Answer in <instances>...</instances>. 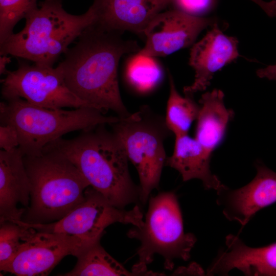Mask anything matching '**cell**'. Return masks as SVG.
Returning a JSON list of instances; mask_svg holds the SVG:
<instances>
[{
    "instance_id": "cell-1",
    "label": "cell",
    "mask_w": 276,
    "mask_h": 276,
    "mask_svg": "<svg viewBox=\"0 0 276 276\" xmlns=\"http://www.w3.org/2000/svg\"><path fill=\"white\" fill-rule=\"evenodd\" d=\"M123 33L105 29L95 23L86 28L56 66L69 89L90 107L111 110L121 118L131 114L121 98L118 78L120 60L139 52L136 41L124 39Z\"/></svg>"
},
{
    "instance_id": "cell-2",
    "label": "cell",
    "mask_w": 276,
    "mask_h": 276,
    "mask_svg": "<svg viewBox=\"0 0 276 276\" xmlns=\"http://www.w3.org/2000/svg\"><path fill=\"white\" fill-rule=\"evenodd\" d=\"M105 125L83 130L72 139L60 137L47 145L42 151L69 160L90 187L111 204L124 209L140 200V187L131 178L128 158L122 144Z\"/></svg>"
},
{
    "instance_id": "cell-3",
    "label": "cell",
    "mask_w": 276,
    "mask_h": 276,
    "mask_svg": "<svg viewBox=\"0 0 276 276\" xmlns=\"http://www.w3.org/2000/svg\"><path fill=\"white\" fill-rule=\"evenodd\" d=\"M96 18L91 6L84 14L73 15L63 9L61 0H44L25 18L24 28L0 44V55L53 66Z\"/></svg>"
},
{
    "instance_id": "cell-4",
    "label": "cell",
    "mask_w": 276,
    "mask_h": 276,
    "mask_svg": "<svg viewBox=\"0 0 276 276\" xmlns=\"http://www.w3.org/2000/svg\"><path fill=\"white\" fill-rule=\"evenodd\" d=\"M0 103L1 125L9 124L16 130L24 156H37L44 147L70 132L101 124L119 122V117L106 116L100 110L81 107L74 110L38 106L20 98Z\"/></svg>"
},
{
    "instance_id": "cell-5",
    "label": "cell",
    "mask_w": 276,
    "mask_h": 276,
    "mask_svg": "<svg viewBox=\"0 0 276 276\" xmlns=\"http://www.w3.org/2000/svg\"><path fill=\"white\" fill-rule=\"evenodd\" d=\"M24 161L31 185L30 206L25 222L56 221L84 201L90 186L66 158L43 151L37 156H24Z\"/></svg>"
},
{
    "instance_id": "cell-6",
    "label": "cell",
    "mask_w": 276,
    "mask_h": 276,
    "mask_svg": "<svg viewBox=\"0 0 276 276\" xmlns=\"http://www.w3.org/2000/svg\"><path fill=\"white\" fill-rule=\"evenodd\" d=\"M127 235L141 243L137 251L138 261L131 269L138 275H160L147 268L155 254L163 256L166 269L172 270L175 259L187 261L190 258L196 242L193 234L184 232L177 198L171 191L151 197L143 225L134 226Z\"/></svg>"
},
{
    "instance_id": "cell-7",
    "label": "cell",
    "mask_w": 276,
    "mask_h": 276,
    "mask_svg": "<svg viewBox=\"0 0 276 276\" xmlns=\"http://www.w3.org/2000/svg\"><path fill=\"white\" fill-rule=\"evenodd\" d=\"M110 125L128 160L137 170L140 181V200L145 203L152 191L158 187L167 158L164 142L171 131L165 118L145 106Z\"/></svg>"
},
{
    "instance_id": "cell-8",
    "label": "cell",
    "mask_w": 276,
    "mask_h": 276,
    "mask_svg": "<svg viewBox=\"0 0 276 276\" xmlns=\"http://www.w3.org/2000/svg\"><path fill=\"white\" fill-rule=\"evenodd\" d=\"M18 221L37 231L74 236L90 244L100 240L105 228L111 224L119 222L140 227L144 223L137 205L130 210L118 208L90 186L85 191L84 201L56 221L47 223Z\"/></svg>"
},
{
    "instance_id": "cell-9",
    "label": "cell",
    "mask_w": 276,
    "mask_h": 276,
    "mask_svg": "<svg viewBox=\"0 0 276 276\" xmlns=\"http://www.w3.org/2000/svg\"><path fill=\"white\" fill-rule=\"evenodd\" d=\"M6 75L1 80V94L5 100L20 98L53 109L90 107L69 89L57 67L20 61L17 70L8 71Z\"/></svg>"
},
{
    "instance_id": "cell-10",
    "label": "cell",
    "mask_w": 276,
    "mask_h": 276,
    "mask_svg": "<svg viewBox=\"0 0 276 276\" xmlns=\"http://www.w3.org/2000/svg\"><path fill=\"white\" fill-rule=\"evenodd\" d=\"M89 244L76 236L35 230L0 270L18 276L47 275L64 257H75Z\"/></svg>"
},
{
    "instance_id": "cell-11",
    "label": "cell",
    "mask_w": 276,
    "mask_h": 276,
    "mask_svg": "<svg viewBox=\"0 0 276 276\" xmlns=\"http://www.w3.org/2000/svg\"><path fill=\"white\" fill-rule=\"evenodd\" d=\"M216 22L215 18L193 16L174 9L161 12L145 29V43L137 53L154 58L168 56L193 44L203 30Z\"/></svg>"
},
{
    "instance_id": "cell-12",
    "label": "cell",
    "mask_w": 276,
    "mask_h": 276,
    "mask_svg": "<svg viewBox=\"0 0 276 276\" xmlns=\"http://www.w3.org/2000/svg\"><path fill=\"white\" fill-rule=\"evenodd\" d=\"M257 174L247 185L231 190L223 185L217 191V204L225 217L242 226L259 210L276 202V172L264 164H255Z\"/></svg>"
},
{
    "instance_id": "cell-13",
    "label": "cell",
    "mask_w": 276,
    "mask_h": 276,
    "mask_svg": "<svg viewBox=\"0 0 276 276\" xmlns=\"http://www.w3.org/2000/svg\"><path fill=\"white\" fill-rule=\"evenodd\" d=\"M238 41L223 33L216 22L205 35L191 49L189 64L195 71L190 85L183 88L185 95L193 96L204 90L214 74L239 56Z\"/></svg>"
},
{
    "instance_id": "cell-14",
    "label": "cell",
    "mask_w": 276,
    "mask_h": 276,
    "mask_svg": "<svg viewBox=\"0 0 276 276\" xmlns=\"http://www.w3.org/2000/svg\"><path fill=\"white\" fill-rule=\"evenodd\" d=\"M170 4V0H94L95 23L111 31H130L143 37L151 19Z\"/></svg>"
},
{
    "instance_id": "cell-15",
    "label": "cell",
    "mask_w": 276,
    "mask_h": 276,
    "mask_svg": "<svg viewBox=\"0 0 276 276\" xmlns=\"http://www.w3.org/2000/svg\"><path fill=\"white\" fill-rule=\"evenodd\" d=\"M226 248L221 250L208 270V274L226 275L237 269L247 275H273L276 273V242L251 247L238 237H226Z\"/></svg>"
},
{
    "instance_id": "cell-16",
    "label": "cell",
    "mask_w": 276,
    "mask_h": 276,
    "mask_svg": "<svg viewBox=\"0 0 276 276\" xmlns=\"http://www.w3.org/2000/svg\"><path fill=\"white\" fill-rule=\"evenodd\" d=\"M31 185L18 147L0 151V222L21 220L25 209L29 208Z\"/></svg>"
},
{
    "instance_id": "cell-17",
    "label": "cell",
    "mask_w": 276,
    "mask_h": 276,
    "mask_svg": "<svg viewBox=\"0 0 276 276\" xmlns=\"http://www.w3.org/2000/svg\"><path fill=\"white\" fill-rule=\"evenodd\" d=\"M211 155L195 137L180 135L175 136L173 152L165 166L177 170L184 181L198 179L205 189L217 191L223 184L210 170Z\"/></svg>"
},
{
    "instance_id": "cell-18",
    "label": "cell",
    "mask_w": 276,
    "mask_h": 276,
    "mask_svg": "<svg viewBox=\"0 0 276 276\" xmlns=\"http://www.w3.org/2000/svg\"><path fill=\"white\" fill-rule=\"evenodd\" d=\"M195 138L211 154L222 142L234 112L226 108L224 94L214 89L201 95Z\"/></svg>"
},
{
    "instance_id": "cell-19",
    "label": "cell",
    "mask_w": 276,
    "mask_h": 276,
    "mask_svg": "<svg viewBox=\"0 0 276 276\" xmlns=\"http://www.w3.org/2000/svg\"><path fill=\"white\" fill-rule=\"evenodd\" d=\"M77 263L64 276L138 275L126 269L101 245L100 240L83 247L76 255Z\"/></svg>"
},
{
    "instance_id": "cell-20",
    "label": "cell",
    "mask_w": 276,
    "mask_h": 276,
    "mask_svg": "<svg viewBox=\"0 0 276 276\" xmlns=\"http://www.w3.org/2000/svg\"><path fill=\"white\" fill-rule=\"evenodd\" d=\"M169 96L167 101L165 122L175 136L188 134L192 123L196 120L200 105L192 96H182L177 91L173 77L169 74Z\"/></svg>"
},
{
    "instance_id": "cell-21",
    "label": "cell",
    "mask_w": 276,
    "mask_h": 276,
    "mask_svg": "<svg viewBox=\"0 0 276 276\" xmlns=\"http://www.w3.org/2000/svg\"><path fill=\"white\" fill-rule=\"evenodd\" d=\"M162 71L155 58L136 53L129 60L126 78L136 91L145 94L154 89L162 79Z\"/></svg>"
},
{
    "instance_id": "cell-22",
    "label": "cell",
    "mask_w": 276,
    "mask_h": 276,
    "mask_svg": "<svg viewBox=\"0 0 276 276\" xmlns=\"http://www.w3.org/2000/svg\"><path fill=\"white\" fill-rule=\"evenodd\" d=\"M35 229L17 220L1 222L0 268L9 263L17 254L23 244Z\"/></svg>"
},
{
    "instance_id": "cell-23",
    "label": "cell",
    "mask_w": 276,
    "mask_h": 276,
    "mask_svg": "<svg viewBox=\"0 0 276 276\" xmlns=\"http://www.w3.org/2000/svg\"><path fill=\"white\" fill-rule=\"evenodd\" d=\"M37 6V0H0V44L13 33L16 24Z\"/></svg>"
},
{
    "instance_id": "cell-24",
    "label": "cell",
    "mask_w": 276,
    "mask_h": 276,
    "mask_svg": "<svg viewBox=\"0 0 276 276\" xmlns=\"http://www.w3.org/2000/svg\"><path fill=\"white\" fill-rule=\"evenodd\" d=\"M217 0H170L173 9L191 16L203 17L213 10Z\"/></svg>"
},
{
    "instance_id": "cell-25",
    "label": "cell",
    "mask_w": 276,
    "mask_h": 276,
    "mask_svg": "<svg viewBox=\"0 0 276 276\" xmlns=\"http://www.w3.org/2000/svg\"><path fill=\"white\" fill-rule=\"evenodd\" d=\"M19 145V137L16 129L9 124L1 125V150L10 151L18 147Z\"/></svg>"
},
{
    "instance_id": "cell-26",
    "label": "cell",
    "mask_w": 276,
    "mask_h": 276,
    "mask_svg": "<svg viewBox=\"0 0 276 276\" xmlns=\"http://www.w3.org/2000/svg\"><path fill=\"white\" fill-rule=\"evenodd\" d=\"M260 6L271 17L276 16V0L266 2L263 0H250Z\"/></svg>"
},
{
    "instance_id": "cell-27",
    "label": "cell",
    "mask_w": 276,
    "mask_h": 276,
    "mask_svg": "<svg viewBox=\"0 0 276 276\" xmlns=\"http://www.w3.org/2000/svg\"><path fill=\"white\" fill-rule=\"evenodd\" d=\"M257 76L261 78H267L270 80H276V64L270 65L257 71Z\"/></svg>"
},
{
    "instance_id": "cell-28",
    "label": "cell",
    "mask_w": 276,
    "mask_h": 276,
    "mask_svg": "<svg viewBox=\"0 0 276 276\" xmlns=\"http://www.w3.org/2000/svg\"><path fill=\"white\" fill-rule=\"evenodd\" d=\"M11 62V58L8 55H1L0 56V74H6L8 72L7 65Z\"/></svg>"
},
{
    "instance_id": "cell-29",
    "label": "cell",
    "mask_w": 276,
    "mask_h": 276,
    "mask_svg": "<svg viewBox=\"0 0 276 276\" xmlns=\"http://www.w3.org/2000/svg\"><path fill=\"white\" fill-rule=\"evenodd\" d=\"M274 276H276V273H275V274L274 275Z\"/></svg>"
}]
</instances>
